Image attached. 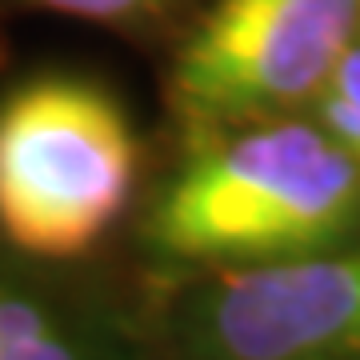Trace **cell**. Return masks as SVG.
<instances>
[{
  "mask_svg": "<svg viewBox=\"0 0 360 360\" xmlns=\"http://www.w3.org/2000/svg\"><path fill=\"white\" fill-rule=\"evenodd\" d=\"M37 8L49 13H65V16H80V20H104V25H120L132 16L153 13L160 0H32Z\"/></svg>",
  "mask_w": 360,
  "mask_h": 360,
  "instance_id": "52a82bcc",
  "label": "cell"
},
{
  "mask_svg": "<svg viewBox=\"0 0 360 360\" xmlns=\"http://www.w3.org/2000/svg\"><path fill=\"white\" fill-rule=\"evenodd\" d=\"M316 120L360 165V40L345 52V60L316 96Z\"/></svg>",
  "mask_w": 360,
  "mask_h": 360,
  "instance_id": "8992f818",
  "label": "cell"
},
{
  "mask_svg": "<svg viewBox=\"0 0 360 360\" xmlns=\"http://www.w3.org/2000/svg\"><path fill=\"white\" fill-rule=\"evenodd\" d=\"M360 232V165L321 120L208 129L144 217V245L180 269H232Z\"/></svg>",
  "mask_w": 360,
  "mask_h": 360,
  "instance_id": "6da1fadb",
  "label": "cell"
},
{
  "mask_svg": "<svg viewBox=\"0 0 360 360\" xmlns=\"http://www.w3.org/2000/svg\"><path fill=\"white\" fill-rule=\"evenodd\" d=\"M129 112L84 77L20 80L0 96V240L77 264L112 232L136 188Z\"/></svg>",
  "mask_w": 360,
  "mask_h": 360,
  "instance_id": "7a4b0ae2",
  "label": "cell"
},
{
  "mask_svg": "<svg viewBox=\"0 0 360 360\" xmlns=\"http://www.w3.org/2000/svg\"><path fill=\"white\" fill-rule=\"evenodd\" d=\"M360 37V0H217L172 65L176 108L200 129L316 101Z\"/></svg>",
  "mask_w": 360,
  "mask_h": 360,
  "instance_id": "277c9868",
  "label": "cell"
},
{
  "mask_svg": "<svg viewBox=\"0 0 360 360\" xmlns=\"http://www.w3.org/2000/svg\"><path fill=\"white\" fill-rule=\"evenodd\" d=\"M156 360H360V232L205 269L153 316Z\"/></svg>",
  "mask_w": 360,
  "mask_h": 360,
  "instance_id": "3957f363",
  "label": "cell"
},
{
  "mask_svg": "<svg viewBox=\"0 0 360 360\" xmlns=\"http://www.w3.org/2000/svg\"><path fill=\"white\" fill-rule=\"evenodd\" d=\"M0 360H156L153 321L77 264L0 240Z\"/></svg>",
  "mask_w": 360,
  "mask_h": 360,
  "instance_id": "5b68a950",
  "label": "cell"
}]
</instances>
